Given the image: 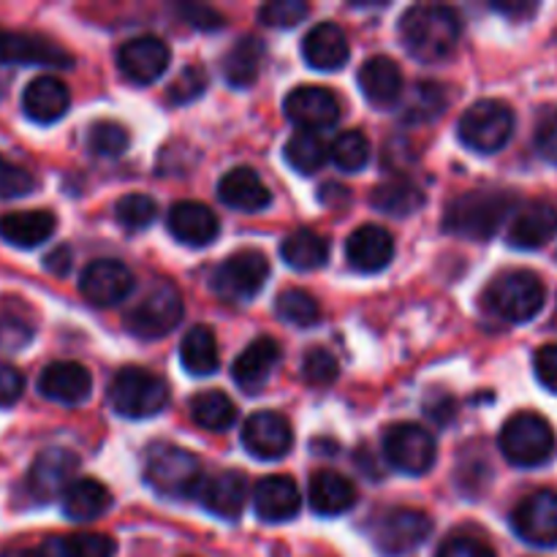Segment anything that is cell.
Returning a JSON list of instances; mask_svg holds the SVG:
<instances>
[{"label": "cell", "instance_id": "2", "mask_svg": "<svg viewBox=\"0 0 557 557\" xmlns=\"http://www.w3.org/2000/svg\"><path fill=\"white\" fill-rule=\"evenodd\" d=\"M515 210V199L495 190H473L446 207L444 228L466 239H490Z\"/></svg>", "mask_w": 557, "mask_h": 557}, {"label": "cell", "instance_id": "18", "mask_svg": "<svg viewBox=\"0 0 557 557\" xmlns=\"http://www.w3.org/2000/svg\"><path fill=\"white\" fill-rule=\"evenodd\" d=\"M169 47L158 36H136L117 52L120 71L136 85H152L169 69Z\"/></svg>", "mask_w": 557, "mask_h": 557}, {"label": "cell", "instance_id": "19", "mask_svg": "<svg viewBox=\"0 0 557 557\" xmlns=\"http://www.w3.org/2000/svg\"><path fill=\"white\" fill-rule=\"evenodd\" d=\"M196 498H199V504L210 515L234 522L239 520V515L245 509V500H248V482L237 471H218L212 476L201 479L199 490H196Z\"/></svg>", "mask_w": 557, "mask_h": 557}, {"label": "cell", "instance_id": "11", "mask_svg": "<svg viewBox=\"0 0 557 557\" xmlns=\"http://www.w3.org/2000/svg\"><path fill=\"white\" fill-rule=\"evenodd\" d=\"M438 446L430 430L413 422H397L386 428L384 433V460L395 471L408 473V476H422L435 466Z\"/></svg>", "mask_w": 557, "mask_h": 557}, {"label": "cell", "instance_id": "9", "mask_svg": "<svg viewBox=\"0 0 557 557\" xmlns=\"http://www.w3.org/2000/svg\"><path fill=\"white\" fill-rule=\"evenodd\" d=\"M430 533H433V520L424 511L406 509V506L379 515L370 528L373 544L386 557L411 555L413 549L428 542Z\"/></svg>", "mask_w": 557, "mask_h": 557}, {"label": "cell", "instance_id": "54", "mask_svg": "<svg viewBox=\"0 0 557 557\" xmlns=\"http://www.w3.org/2000/svg\"><path fill=\"white\" fill-rule=\"evenodd\" d=\"M180 11H183L190 25L201 27V30H215V27L223 25V16L215 9H207V5H183Z\"/></svg>", "mask_w": 557, "mask_h": 557}, {"label": "cell", "instance_id": "7", "mask_svg": "<svg viewBox=\"0 0 557 557\" xmlns=\"http://www.w3.org/2000/svg\"><path fill=\"white\" fill-rule=\"evenodd\" d=\"M183 313L185 308L177 286L158 281L125 315V326L139 341H158V337H166L183 321Z\"/></svg>", "mask_w": 557, "mask_h": 557}, {"label": "cell", "instance_id": "59", "mask_svg": "<svg viewBox=\"0 0 557 557\" xmlns=\"http://www.w3.org/2000/svg\"><path fill=\"white\" fill-rule=\"evenodd\" d=\"M555 326H557V313H555Z\"/></svg>", "mask_w": 557, "mask_h": 557}, {"label": "cell", "instance_id": "53", "mask_svg": "<svg viewBox=\"0 0 557 557\" xmlns=\"http://www.w3.org/2000/svg\"><path fill=\"white\" fill-rule=\"evenodd\" d=\"M533 368H536V379L542 381L544 389L557 395V346L539 348L533 357Z\"/></svg>", "mask_w": 557, "mask_h": 557}, {"label": "cell", "instance_id": "35", "mask_svg": "<svg viewBox=\"0 0 557 557\" xmlns=\"http://www.w3.org/2000/svg\"><path fill=\"white\" fill-rule=\"evenodd\" d=\"M180 359L190 375L215 373L218 364H221V354H218V341L210 326L199 324L185 332L183 343H180Z\"/></svg>", "mask_w": 557, "mask_h": 557}, {"label": "cell", "instance_id": "22", "mask_svg": "<svg viewBox=\"0 0 557 557\" xmlns=\"http://www.w3.org/2000/svg\"><path fill=\"white\" fill-rule=\"evenodd\" d=\"M281 362V346H277L275 337H259V341L250 343L243 354L237 357V362L232 364V379L245 395H256V392L264 389V384L270 381L272 370Z\"/></svg>", "mask_w": 557, "mask_h": 557}, {"label": "cell", "instance_id": "46", "mask_svg": "<svg viewBox=\"0 0 557 557\" xmlns=\"http://www.w3.org/2000/svg\"><path fill=\"white\" fill-rule=\"evenodd\" d=\"M33 335H36V330H33L30 319H25L16 310H0V348L22 351L33 341Z\"/></svg>", "mask_w": 557, "mask_h": 557}, {"label": "cell", "instance_id": "58", "mask_svg": "<svg viewBox=\"0 0 557 557\" xmlns=\"http://www.w3.org/2000/svg\"><path fill=\"white\" fill-rule=\"evenodd\" d=\"M348 196H351V190L341 188V185H326V188H321V201L324 205H348Z\"/></svg>", "mask_w": 557, "mask_h": 557}, {"label": "cell", "instance_id": "23", "mask_svg": "<svg viewBox=\"0 0 557 557\" xmlns=\"http://www.w3.org/2000/svg\"><path fill=\"white\" fill-rule=\"evenodd\" d=\"M557 234V207L549 201H531L520 207L509 223V243L522 250L544 248Z\"/></svg>", "mask_w": 557, "mask_h": 557}, {"label": "cell", "instance_id": "40", "mask_svg": "<svg viewBox=\"0 0 557 557\" xmlns=\"http://www.w3.org/2000/svg\"><path fill=\"white\" fill-rule=\"evenodd\" d=\"M446 109V92L441 85H430V82H419L413 87L411 98L406 101V112L403 120L406 123H430V120L438 117Z\"/></svg>", "mask_w": 557, "mask_h": 557}, {"label": "cell", "instance_id": "20", "mask_svg": "<svg viewBox=\"0 0 557 557\" xmlns=\"http://www.w3.org/2000/svg\"><path fill=\"white\" fill-rule=\"evenodd\" d=\"M92 375L79 362H52L38 375V392L60 406H79L90 397Z\"/></svg>", "mask_w": 557, "mask_h": 557}, {"label": "cell", "instance_id": "48", "mask_svg": "<svg viewBox=\"0 0 557 557\" xmlns=\"http://www.w3.org/2000/svg\"><path fill=\"white\" fill-rule=\"evenodd\" d=\"M36 190V177L27 169L0 156V199H20Z\"/></svg>", "mask_w": 557, "mask_h": 557}, {"label": "cell", "instance_id": "1", "mask_svg": "<svg viewBox=\"0 0 557 557\" xmlns=\"http://www.w3.org/2000/svg\"><path fill=\"white\" fill-rule=\"evenodd\" d=\"M462 20L449 5H411L400 16V38L419 60H444L457 49Z\"/></svg>", "mask_w": 557, "mask_h": 557}, {"label": "cell", "instance_id": "33", "mask_svg": "<svg viewBox=\"0 0 557 557\" xmlns=\"http://www.w3.org/2000/svg\"><path fill=\"white\" fill-rule=\"evenodd\" d=\"M264 63V44L256 36H243L223 58V76L232 87H248L259 79Z\"/></svg>", "mask_w": 557, "mask_h": 557}, {"label": "cell", "instance_id": "28", "mask_svg": "<svg viewBox=\"0 0 557 557\" xmlns=\"http://www.w3.org/2000/svg\"><path fill=\"white\" fill-rule=\"evenodd\" d=\"M348 54H351L348 38L335 22H321L302 41L305 63L315 71H337L341 65H346Z\"/></svg>", "mask_w": 557, "mask_h": 557}, {"label": "cell", "instance_id": "51", "mask_svg": "<svg viewBox=\"0 0 557 557\" xmlns=\"http://www.w3.org/2000/svg\"><path fill=\"white\" fill-rule=\"evenodd\" d=\"M536 150L557 166V112H547L536 125Z\"/></svg>", "mask_w": 557, "mask_h": 557}, {"label": "cell", "instance_id": "43", "mask_svg": "<svg viewBox=\"0 0 557 557\" xmlns=\"http://www.w3.org/2000/svg\"><path fill=\"white\" fill-rule=\"evenodd\" d=\"M131 136L125 131V125L114 123V120H101L90 128L87 134V147H90L92 156L98 158H117L123 156L125 147H128Z\"/></svg>", "mask_w": 557, "mask_h": 557}, {"label": "cell", "instance_id": "14", "mask_svg": "<svg viewBox=\"0 0 557 557\" xmlns=\"http://www.w3.org/2000/svg\"><path fill=\"white\" fill-rule=\"evenodd\" d=\"M243 446L256 460H281L294 446L292 422L277 411L250 413L243 424Z\"/></svg>", "mask_w": 557, "mask_h": 557}, {"label": "cell", "instance_id": "37", "mask_svg": "<svg viewBox=\"0 0 557 557\" xmlns=\"http://www.w3.org/2000/svg\"><path fill=\"white\" fill-rule=\"evenodd\" d=\"M190 419H194L201 430L223 433V430H228L237 422V406L232 403V397L223 395V392L218 389L201 392V395H196L194 400H190Z\"/></svg>", "mask_w": 557, "mask_h": 557}, {"label": "cell", "instance_id": "47", "mask_svg": "<svg viewBox=\"0 0 557 557\" xmlns=\"http://www.w3.org/2000/svg\"><path fill=\"white\" fill-rule=\"evenodd\" d=\"M310 14V5L305 0H272L259 9V20L267 27H294Z\"/></svg>", "mask_w": 557, "mask_h": 557}, {"label": "cell", "instance_id": "12", "mask_svg": "<svg viewBox=\"0 0 557 557\" xmlns=\"http://www.w3.org/2000/svg\"><path fill=\"white\" fill-rule=\"evenodd\" d=\"M283 109L299 131H313V134L332 128L341 120V98L321 85L294 87L283 101Z\"/></svg>", "mask_w": 557, "mask_h": 557}, {"label": "cell", "instance_id": "57", "mask_svg": "<svg viewBox=\"0 0 557 557\" xmlns=\"http://www.w3.org/2000/svg\"><path fill=\"white\" fill-rule=\"evenodd\" d=\"M495 11H500V14H509V16H531L533 11H536V3H506V0H498V3L493 5Z\"/></svg>", "mask_w": 557, "mask_h": 557}, {"label": "cell", "instance_id": "4", "mask_svg": "<svg viewBox=\"0 0 557 557\" xmlns=\"http://www.w3.org/2000/svg\"><path fill=\"white\" fill-rule=\"evenodd\" d=\"M498 444L506 460L520 468L547 466L557 449L553 424L533 411L515 413L500 430Z\"/></svg>", "mask_w": 557, "mask_h": 557}, {"label": "cell", "instance_id": "16", "mask_svg": "<svg viewBox=\"0 0 557 557\" xmlns=\"http://www.w3.org/2000/svg\"><path fill=\"white\" fill-rule=\"evenodd\" d=\"M76 468H79V460H76L74 451L60 449V446L44 449L27 471V493L36 500L65 495V490L76 482Z\"/></svg>", "mask_w": 557, "mask_h": 557}, {"label": "cell", "instance_id": "45", "mask_svg": "<svg viewBox=\"0 0 557 557\" xmlns=\"http://www.w3.org/2000/svg\"><path fill=\"white\" fill-rule=\"evenodd\" d=\"M341 375V364H337L335 354L326 348H310L302 359V379L310 386H330L332 381Z\"/></svg>", "mask_w": 557, "mask_h": 557}, {"label": "cell", "instance_id": "5", "mask_svg": "<svg viewBox=\"0 0 557 557\" xmlns=\"http://www.w3.org/2000/svg\"><path fill=\"white\" fill-rule=\"evenodd\" d=\"M145 476L150 487L163 498H190L205 479L199 457L174 444L150 446Z\"/></svg>", "mask_w": 557, "mask_h": 557}, {"label": "cell", "instance_id": "32", "mask_svg": "<svg viewBox=\"0 0 557 557\" xmlns=\"http://www.w3.org/2000/svg\"><path fill=\"white\" fill-rule=\"evenodd\" d=\"M112 506V495L96 479H76L63 495V515L74 522L98 520Z\"/></svg>", "mask_w": 557, "mask_h": 557}, {"label": "cell", "instance_id": "30", "mask_svg": "<svg viewBox=\"0 0 557 557\" xmlns=\"http://www.w3.org/2000/svg\"><path fill=\"white\" fill-rule=\"evenodd\" d=\"M359 87L373 107H392L403 92V71L386 54L364 60L359 69Z\"/></svg>", "mask_w": 557, "mask_h": 557}, {"label": "cell", "instance_id": "29", "mask_svg": "<svg viewBox=\"0 0 557 557\" xmlns=\"http://www.w3.org/2000/svg\"><path fill=\"white\" fill-rule=\"evenodd\" d=\"M58 228V218L49 210H16L0 215V237L14 248H36L47 243Z\"/></svg>", "mask_w": 557, "mask_h": 557}, {"label": "cell", "instance_id": "55", "mask_svg": "<svg viewBox=\"0 0 557 557\" xmlns=\"http://www.w3.org/2000/svg\"><path fill=\"white\" fill-rule=\"evenodd\" d=\"M0 557H60L58 555V542L38 544V547H16L0 553Z\"/></svg>", "mask_w": 557, "mask_h": 557}, {"label": "cell", "instance_id": "17", "mask_svg": "<svg viewBox=\"0 0 557 557\" xmlns=\"http://www.w3.org/2000/svg\"><path fill=\"white\" fill-rule=\"evenodd\" d=\"M0 63L69 69L74 65V58L38 33H0Z\"/></svg>", "mask_w": 557, "mask_h": 557}, {"label": "cell", "instance_id": "36", "mask_svg": "<svg viewBox=\"0 0 557 557\" xmlns=\"http://www.w3.org/2000/svg\"><path fill=\"white\" fill-rule=\"evenodd\" d=\"M370 201H373V207L379 212H386V215L395 218H408L422 210L424 194L411 180H386V183L375 185Z\"/></svg>", "mask_w": 557, "mask_h": 557}, {"label": "cell", "instance_id": "34", "mask_svg": "<svg viewBox=\"0 0 557 557\" xmlns=\"http://www.w3.org/2000/svg\"><path fill=\"white\" fill-rule=\"evenodd\" d=\"M281 256L294 270H319L330 259V239L315 234L313 228H297L281 245Z\"/></svg>", "mask_w": 557, "mask_h": 557}, {"label": "cell", "instance_id": "39", "mask_svg": "<svg viewBox=\"0 0 557 557\" xmlns=\"http://www.w3.org/2000/svg\"><path fill=\"white\" fill-rule=\"evenodd\" d=\"M275 313L286 324L305 330V326H313L319 321L321 310L319 302L308 292H302V288H286L283 294H277Z\"/></svg>", "mask_w": 557, "mask_h": 557}, {"label": "cell", "instance_id": "21", "mask_svg": "<svg viewBox=\"0 0 557 557\" xmlns=\"http://www.w3.org/2000/svg\"><path fill=\"white\" fill-rule=\"evenodd\" d=\"M253 506L259 520L288 522L302 509V493L292 476H264L253 490Z\"/></svg>", "mask_w": 557, "mask_h": 557}, {"label": "cell", "instance_id": "42", "mask_svg": "<svg viewBox=\"0 0 557 557\" xmlns=\"http://www.w3.org/2000/svg\"><path fill=\"white\" fill-rule=\"evenodd\" d=\"M114 553H117V544H114L112 536H103V533L82 531L58 542L60 557H114Z\"/></svg>", "mask_w": 557, "mask_h": 557}, {"label": "cell", "instance_id": "38", "mask_svg": "<svg viewBox=\"0 0 557 557\" xmlns=\"http://www.w3.org/2000/svg\"><path fill=\"white\" fill-rule=\"evenodd\" d=\"M330 150L326 139L313 131H297L292 139L286 141V161L288 166L297 169L302 174H313L330 161Z\"/></svg>", "mask_w": 557, "mask_h": 557}, {"label": "cell", "instance_id": "50", "mask_svg": "<svg viewBox=\"0 0 557 557\" xmlns=\"http://www.w3.org/2000/svg\"><path fill=\"white\" fill-rule=\"evenodd\" d=\"M435 557H495V553L471 536H451L441 544Z\"/></svg>", "mask_w": 557, "mask_h": 557}, {"label": "cell", "instance_id": "13", "mask_svg": "<svg viewBox=\"0 0 557 557\" xmlns=\"http://www.w3.org/2000/svg\"><path fill=\"white\" fill-rule=\"evenodd\" d=\"M517 536L533 547H557V493L536 490L511 515Z\"/></svg>", "mask_w": 557, "mask_h": 557}, {"label": "cell", "instance_id": "27", "mask_svg": "<svg viewBox=\"0 0 557 557\" xmlns=\"http://www.w3.org/2000/svg\"><path fill=\"white\" fill-rule=\"evenodd\" d=\"M218 196L223 205L243 212H261L272 201L267 183L250 166H237L223 174V180L218 183Z\"/></svg>", "mask_w": 557, "mask_h": 557}, {"label": "cell", "instance_id": "24", "mask_svg": "<svg viewBox=\"0 0 557 557\" xmlns=\"http://www.w3.org/2000/svg\"><path fill=\"white\" fill-rule=\"evenodd\" d=\"M346 259L357 272H381L395 259V237L384 226H359L346 243Z\"/></svg>", "mask_w": 557, "mask_h": 557}, {"label": "cell", "instance_id": "15", "mask_svg": "<svg viewBox=\"0 0 557 557\" xmlns=\"http://www.w3.org/2000/svg\"><path fill=\"white\" fill-rule=\"evenodd\" d=\"M79 292L96 308H114L134 292V272L120 261L98 259L82 272Z\"/></svg>", "mask_w": 557, "mask_h": 557}, {"label": "cell", "instance_id": "44", "mask_svg": "<svg viewBox=\"0 0 557 557\" xmlns=\"http://www.w3.org/2000/svg\"><path fill=\"white\" fill-rule=\"evenodd\" d=\"M114 215H117L120 226H125L128 232H141L156 221L158 205L145 194H128L114 205Z\"/></svg>", "mask_w": 557, "mask_h": 557}, {"label": "cell", "instance_id": "31", "mask_svg": "<svg viewBox=\"0 0 557 557\" xmlns=\"http://www.w3.org/2000/svg\"><path fill=\"white\" fill-rule=\"evenodd\" d=\"M308 498L315 515L337 517L346 515V511H351L354 506H357V487H354L351 479H346L343 473L319 471L310 479Z\"/></svg>", "mask_w": 557, "mask_h": 557}, {"label": "cell", "instance_id": "41", "mask_svg": "<svg viewBox=\"0 0 557 557\" xmlns=\"http://www.w3.org/2000/svg\"><path fill=\"white\" fill-rule=\"evenodd\" d=\"M330 158L341 172H359L370 161V141L362 131H346L332 141Z\"/></svg>", "mask_w": 557, "mask_h": 557}, {"label": "cell", "instance_id": "10", "mask_svg": "<svg viewBox=\"0 0 557 557\" xmlns=\"http://www.w3.org/2000/svg\"><path fill=\"white\" fill-rule=\"evenodd\" d=\"M270 277V261L259 250H239L228 256L212 275V292L232 305H245L264 288Z\"/></svg>", "mask_w": 557, "mask_h": 557}, {"label": "cell", "instance_id": "49", "mask_svg": "<svg viewBox=\"0 0 557 557\" xmlns=\"http://www.w3.org/2000/svg\"><path fill=\"white\" fill-rule=\"evenodd\" d=\"M205 87H207L205 69H199V65H188V69L180 71L177 79L172 82V87H169V98H172L174 103H188L194 101V98H199L201 92H205Z\"/></svg>", "mask_w": 557, "mask_h": 557}, {"label": "cell", "instance_id": "52", "mask_svg": "<svg viewBox=\"0 0 557 557\" xmlns=\"http://www.w3.org/2000/svg\"><path fill=\"white\" fill-rule=\"evenodd\" d=\"M25 392V379L9 362H0V408H11Z\"/></svg>", "mask_w": 557, "mask_h": 557}, {"label": "cell", "instance_id": "26", "mask_svg": "<svg viewBox=\"0 0 557 557\" xmlns=\"http://www.w3.org/2000/svg\"><path fill=\"white\" fill-rule=\"evenodd\" d=\"M71 107V92L58 76H36L22 92V109L33 123H58Z\"/></svg>", "mask_w": 557, "mask_h": 557}, {"label": "cell", "instance_id": "3", "mask_svg": "<svg viewBox=\"0 0 557 557\" xmlns=\"http://www.w3.org/2000/svg\"><path fill=\"white\" fill-rule=\"evenodd\" d=\"M487 308L506 324H525L542 313L547 302V288L542 277L528 270H509L490 283L484 294Z\"/></svg>", "mask_w": 557, "mask_h": 557}, {"label": "cell", "instance_id": "56", "mask_svg": "<svg viewBox=\"0 0 557 557\" xmlns=\"http://www.w3.org/2000/svg\"><path fill=\"white\" fill-rule=\"evenodd\" d=\"M47 270L52 272V275L63 277L65 272L71 270V250H69V248L52 250V253L47 256Z\"/></svg>", "mask_w": 557, "mask_h": 557}, {"label": "cell", "instance_id": "25", "mask_svg": "<svg viewBox=\"0 0 557 557\" xmlns=\"http://www.w3.org/2000/svg\"><path fill=\"white\" fill-rule=\"evenodd\" d=\"M169 232L174 239L194 248H205L221 232V221L215 212L201 201H177L169 212Z\"/></svg>", "mask_w": 557, "mask_h": 557}, {"label": "cell", "instance_id": "6", "mask_svg": "<svg viewBox=\"0 0 557 557\" xmlns=\"http://www.w3.org/2000/svg\"><path fill=\"white\" fill-rule=\"evenodd\" d=\"M109 406L125 419H150L169 406V386L145 368H123L109 384Z\"/></svg>", "mask_w": 557, "mask_h": 557}, {"label": "cell", "instance_id": "8", "mask_svg": "<svg viewBox=\"0 0 557 557\" xmlns=\"http://www.w3.org/2000/svg\"><path fill=\"white\" fill-rule=\"evenodd\" d=\"M515 134V112L509 103L484 98L468 107L460 117L462 145L476 152H498Z\"/></svg>", "mask_w": 557, "mask_h": 557}]
</instances>
